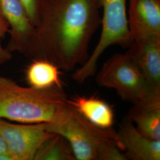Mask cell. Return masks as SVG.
Listing matches in <instances>:
<instances>
[{
    "label": "cell",
    "instance_id": "cell-1",
    "mask_svg": "<svg viewBox=\"0 0 160 160\" xmlns=\"http://www.w3.org/2000/svg\"><path fill=\"white\" fill-rule=\"evenodd\" d=\"M100 9L97 0H44L24 56L45 59L68 71L82 65L101 25Z\"/></svg>",
    "mask_w": 160,
    "mask_h": 160
},
{
    "label": "cell",
    "instance_id": "cell-2",
    "mask_svg": "<svg viewBox=\"0 0 160 160\" xmlns=\"http://www.w3.org/2000/svg\"><path fill=\"white\" fill-rule=\"evenodd\" d=\"M46 126L48 131L68 141L76 160H128L119 148L116 131L92 124L68 102Z\"/></svg>",
    "mask_w": 160,
    "mask_h": 160
},
{
    "label": "cell",
    "instance_id": "cell-3",
    "mask_svg": "<svg viewBox=\"0 0 160 160\" xmlns=\"http://www.w3.org/2000/svg\"><path fill=\"white\" fill-rule=\"evenodd\" d=\"M67 101L62 87H24L0 75V119L22 123H50Z\"/></svg>",
    "mask_w": 160,
    "mask_h": 160
},
{
    "label": "cell",
    "instance_id": "cell-4",
    "mask_svg": "<svg viewBox=\"0 0 160 160\" xmlns=\"http://www.w3.org/2000/svg\"><path fill=\"white\" fill-rule=\"evenodd\" d=\"M97 1L99 8L103 10L102 32L92 55L72 75V79L79 84L95 74L99 58L109 46L129 48L133 42L128 23L126 0Z\"/></svg>",
    "mask_w": 160,
    "mask_h": 160
},
{
    "label": "cell",
    "instance_id": "cell-5",
    "mask_svg": "<svg viewBox=\"0 0 160 160\" xmlns=\"http://www.w3.org/2000/svg\"><path fill=\"white\" fill-rule=\"evenodd\" d=\"M96 82L100 87L116 90L123 100L132 104L142 100L147 92L142 72L126 53L110 58L97 74Z\"/></svg>",
    "mask_w": 160,
    "mask_h": 160
},
{
    "label": "cell",
    "instance_id": "cell-6",
    "mask_svg": "<svg viewBox=\"0 0 160 160\" xmlns=\"http://www.w3.org/2000/svg\"><path fill=\"white\" fill-rule=\"evenodd\" d=\"M54 134L48 131L46 123H14L0 119V135L12 160H34L40 145Z\"/></svg>",
    "mask_w": 160,
    "mask_h": 160
},
{
    "label": "cell",
    "instance_id": "cell-7",
    "mask_svg": "<svg viewBox=\"0 0 160 160\" xmlns=\"http://www.w3.org/2000/svg\"><path fill=\"white\" fill-rule=\"evenodd\" d=\"M128 48L126 54L137 65L145 78L146 95L160 94V38L133 40Z\"/></svg>",
    "mask_w": 160,
    "mask_h": 160
},
{
    "label": "cell",
    "instance_id": "cell-8",
    "mask_svg": "<svg viewBox=\"0 0 160 160\" xmlns=\"http://www.w3.org/2000/svg\"><path fill=\"white\" fill-rule=\"evenodd\" d=\"M0 12L9 24L7 49L24 55L34 32L28 13L19 0H0Z\"/></svg>",
    "mask_w": 160,
    "mask_h": 160
},
{
    "label": "cell",
    "instance_id": "cell-9",
    "mask_svg": "<svg viewBox=\"0 0 160 160\" xmlns=\"http://www.w3.org/2000/svg\"><path fill=\"white\" fill-rule=\"evenodd\" d=\"M128 23L133 40L160 38V0H130Z\"/></svg>",
    "mask_w": 160,
    "mask_h": 160
},
{
    "label": "cell",
    "instance_id": "cell-10",
    "mask_svg": "<svg viewBox=\"0 0 160 160\" xmlns=\"http://www.w3.org/2000/svg\"><path fill=\"white\" fill-rule=\"evenodd\" d=\"M116 133L119 148L128 160H160V140L143 135L127 118Z\"/></svg>",
    "mask_w": 160,
    "mask_h": 160
},
{
    "label": "cell",
    "instance_id": "cell-11",
    "mask_svg": "<svg viewBox=\"0 0 160 160\" xmlns=\"http://www.w3.org/2000/svg\"><path fill=\"white\" fill-rule=\"evenodd\" d=\"M133 104L126 118L143 135L160 140V94L145 96Z\"/></svg>",
    "mask_w": 160,
    "mask_h": 160
},
{
    "label": "cell",
    "instance_id": "cell-12",
    "mask_svg": "<svg viewBox=\"0 0 160 160\" xmlns=\"http://www.w3.org/2000/svg\"><path fill=\"white\" fill-rule=\"evenodd\" d=\"M67 102L86 120L97 127L111 129L114 122V110L108 103L96 97L75 96Z\"/></svg>",
    "mask_w": 160,
    "mask_h": 160
},
{
    "label": "cell",
    "instance_id": "cell-13",
    "mask_svg": "<svg viewBox=\"0 0 160 160\" xmlns=\"http://www.w3.org/2000/svg\"><path fill=\"white\" fill-rule=\"evenodd\" d=\"M60 68L45 59H32L26 71V78L31 87L46 89L62 87Z\"/></svg>",
    "mask_w": 160,
    "mask_h": 160
},
{
    "label": "cell",
    "instance_id": "cell-14",
    "mask_svg": "<svg viewBox=\"0 0 160 160\" xmlns=\"http://www.w3.org/2000/svg\"><path fill=\"white\" fill-rule=\"evenodd\" d=\"M34 160H76L68 141L55 133L40 145Z\"/></svg>",
    "mask_w": 160,
    "mask_h": 160
},
{
    "label": "cell",
    "instance_id": "cell-15",
    "mask_svg": "<svg viewBox=\"0 0 160 160\" xmlns=\"http://www.w3.org/2000/svg\"><path fill=\"white\" fill-rule=\"evenodd\" d=\"M24 6L29 19L35 26L40 18L44 0H19Z\"/></svg>",
    "mask_w": 160,
    "mask_h": 160
},
{
    "label": "cell",
    "instance_id": "cell-16",
    "mask_svg": "<svg viewBox=\"0 0 160 160\" xmlns=\"http://www.w3.org/2000/svg\"><path fill=\"white\" fill-rule=\"evenodd\" d=\"M10 29L9 24L0 12V65L9 62L12 57V53L4 48L2 45V40Z\"/></svg>",
    "mask_w": 160,
    "mask_h": 160
},
{
    "label": "cell",
    "instance_id": "cell-17",
    "mask_svg": "<svg viewBox=\"0 0 160 160\" xmlns=\"http://www.w3.org/2000/svg\"><path fill=\"white\" fill-rule=\"evenodd\" d=\"M7 151V147L4 141L0 135V155Z\"/></svg>",
    "mask_w": 160,
    "mask_h": 160
}]
</instances>
